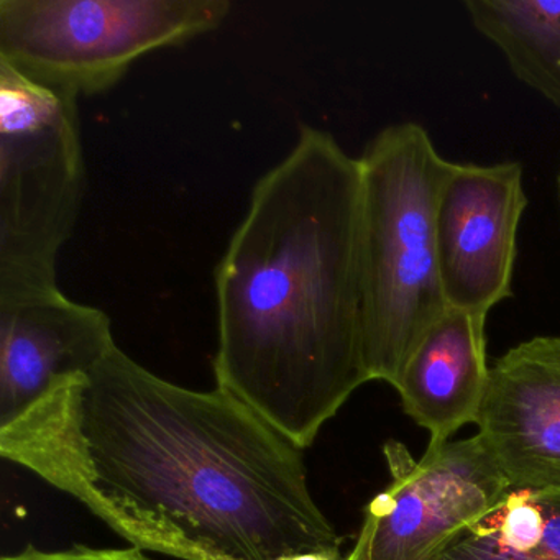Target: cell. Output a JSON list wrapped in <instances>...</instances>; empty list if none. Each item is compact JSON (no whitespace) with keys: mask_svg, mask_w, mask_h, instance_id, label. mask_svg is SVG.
Returning <instances> with one entry per match:
<instances>
[{"mask_svg":"<svg viewBox=\"0 0 560 560\" xmlns=\"http://www.w3.org/2000/svg\"><path fill=\"white\" fill-rule=\"evenodd\" d=\"M0 455L142 550L179 560L342 557L300 444L237 396L166 382L119 346L2 425Z\"/></svg>","mask_w":560,"mask_h":560,"instance_id":"1","label":"cell"},{"mask_svg":"<svg viewBox=\"0 0 560 560\" xmlns=\"http://www.w3.org/2000/svg\"><path fill=\"white\" fill-rule=\"evenodd\" d=\"M360 214L359 159L301 126L215 267V386L303 448L369 382Z\"/></svg>","mask_w":560,"mask_h":560,"instance_id":"2","label":"cell"},{"mask_svg":"<svg viewBox=\"0 0 560 560\" xmlns=\"http://www.w3.org/2000/svg\"><path fill=\"white\" fill-rule=\"evenodd\" d=\"M363 362L369 382L398 385L422 337L448 310L435 214L454 163L416 122L376 133L359 159Z\"/></svg>","mask_w":560,"mask_h":560,"instance_id":"3","label":"cell"},{"mask_svg":"<svg viewBox=\"0 0 560 560\" xmlns=\"http://www.w3.org/2000/svg\"><path fill=\"white\" fill-rule=\"evenodd\" d=\"M84 186L78 101L0 63V294L58 287Z\"/></svg>","mask_w":560,"mask_h":560,"instance_id":"4","label":"cell"},{"mask_svg":"<svg viewBox=\"0 0 560 560\" xmlns=\"http://www.w3.org/2000/svg\"><path fill=\"white\" fill-rule=\"evenodd\" d=\"M229 0H0V63L71 100L224 24Z\"/></svg>","mask_w":560,"mask_h":560,"instance_id":"5","label":"cell"},{"mask_svg":"<svg viewBox=\"0 0 560 560\" xmlns=\"http://www.w3.org/2000/svg\"><path fill=\"white\" fill-rule=\"evenodd\" d=\"M383 451L392 483L365 508L343 560H435L510 490L478 434L428 447L419 460L399 442Z\"/></svg>","mask_w":560,"mask_h":560,"instance_id":"6","label":"cell"},{"mask_svg":"<svg viewBox=\"0 0 560 560\" xmlns=\"http://www.w3.org/2000/svg\"><path fill=\"white\" fill-rule=\"evenodd\" d=\"M527 208L521 163H454L435 214L448 307L488 316L513 294L517 229Z\"/></svg>","mask_w":560,"mask_h":560,"instance_id":"7","label":"cell"},{"mask_svg":"<svg viewBox=\"0 0 560 560\" xmlns=\"http://www.w3.org/2000/svg\"><path fill=\"white\" fill-rule=\"evenodd\" d=\"M116 346L109 316L58 287L0 294V428Z\"/></svg>","mask_w":560,"mask_h":560,"instance_id":"8","label":"cell"},{"mask_svg":"<svg viewBox=\"0 0 560 560\" xmlns=\"http://www.w3.org/2000/svg\"><path fill=\"white\" fill-rule=\"evenodd\" d=\"M477 434L510 488H560V337L511 347L490 369Z\"/></svg>","mask_w":560,"mask_h":560,"instance_id":"9","label":"cell"},{"mask_svg":"<svg viewBox=\"0 0 560 560\" xmlns=\"http://www.w3.org/2000/svg\"><path fill=\"white\" fill-rule=\"evenodd\" d=\"M487 316L448 307L409 357L396 392L406 415L441 447L475 424L487 392Z\"/></svg>","mask_w":560,"mask_h":560,"instance_id":"10","label":"cell"},{"mask_svg":"<svg viewBox=\"0 0 560 560\" xmlns=\"http://www.w3.org/2000/svg\"><path fill=\"white\" fill-rule=\"evenodd\" d=\"M464 8L514 77L560 109V2L465 0Z\"/></svg>","mask_w":560,"mask_h":560,"instance_id":"11","label":"cell"},{"mask_svg":"<svg viewBox=\"0 0 560 560\" xmlns=\"http://www.w3.org/2000/svg\"><path fill=\"white\" fill-rule=\"evenodd\" d=\"M435 560H560V488H510Z\"/></svg>","mask_w":560,"mask_h":560,"instance_id":"12","label":"cell"},{"mask_svg":"<svg viewBox=\"0 0 560 560\" xmlns=\"http://www.w3.org/2000/svg\"><path fill=\"white\" fill-rule=\"evenodd\" d=\"M0 560H149L139 547L127 549H96V547L78 546L61 550H42L35 546H27L24 550Z\"/></svg>","mask_w":560,"mask_h":560,"instance_id":"13","label":"cell"},{"mask_svg":"<svg viewBox=\"0 0 560 560\" xmlns=\"http://www.w3.org/2000/svg\"><path fill=\"white\" fill-rule=\"evenodd\" d=\"M280 560H342V557L330 556V553L314 552V553H301V556L287 557V559Z\"/></svg>","mask_w":560,"mask_h":560,"instance_id":"14","label":"cell"},{"mask_svg":"<svg viewBox=\"0 0 560 560\" xmlns=\"http://www.w3.org/2000/svg\"><path fill=\"white\" fill-rule=\"evenodd\" d=\"M559 195H560V175H559Z\"/></svg>","mask_w":560,"mask_h":560,"instance_id":"15","label":"cell"}]
</instances>
